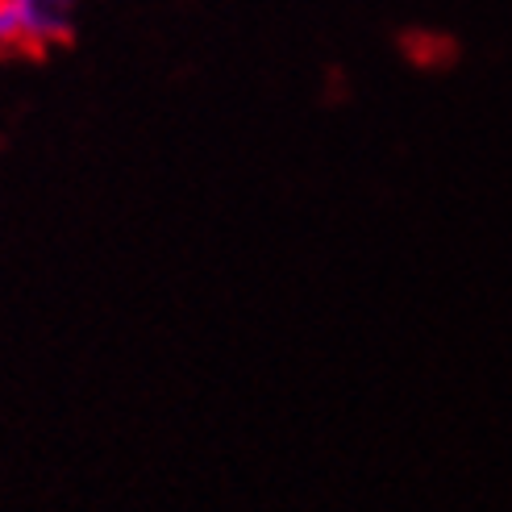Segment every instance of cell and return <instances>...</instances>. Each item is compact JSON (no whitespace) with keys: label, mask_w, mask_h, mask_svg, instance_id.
<instances>
[{"label":"cell","mask_w":512,"mask_h":512,"mask_svg":"<svg viewBox=\"0 0 512 512\" xmlns=\"http://www.w3.org/2000/svg\"><path fill=\"white\" fill-rule=\"evenodd\" d=\"M13 9L25 25V38H30L38 59L75 42V13H80V0H13Z\"/></svg>","instance_id":"6da1fadb"},{"label":"cell","mask_w":512,"mask_h":512,"mask_svg":"<svg viewBox=\"0 0 512 512\" xmlns=\"http://www.w3.org/2000/svg\"><path fill=\"white\" fill-rule=\"evenodd\" d=\"M0 59H38L30 38H25V25L13 9V0H0Z\"/></svg>","instance_id":"7a4b0ae2"}]
</instances>
